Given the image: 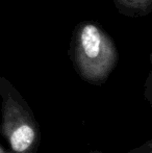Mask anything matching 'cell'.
I'll return each instance as SVG.
<instances>
[{"mask_svg":"<svg viewBox=\"0 0 152 153\" xmlns=\"http://www.w3.org/2000/svg\"><path fill=\"white\" fill-rule=\"evenodd\" d=\"M0 94L3 96L2 132L14 153H29L37 141V129L29 115L19 102L14 88L0 77Z\"/></svg>","mask_w":152,"mask_h":153,"instance_id":"7a4b0ae2","label":"cell"},{"mask_svg":"<svg viewBox=\"0 0 152 153\" xmlns=\"http://www.w3.org/2000/svg\"><path fill=\"white\" fill-rule=\"evenodd\" d=\"M68 53L81 78L94 85L103 83L119 61L115 41L103 27L92 21L75 26Z\"/></svg>","mask_w":152,"mask_h":153,"instance_id":"6da1fadb","label":"cell"},{"mask_svg":"<svg viewBox=\"0 0 152 153\" xmlns=\"http://www.w3.org/2000/svg\"><path fill=\"white\" fill-rule=\"evenodd\" d=\"M0 153H6L5 151H4V150L3 149H2V148L1 147H0Z\"/></svg>","mask_w":152,"mask_h":153,"instance_id":"277c9868","label":"cell"},{"mask_svg":"<svg viewBox=\"0 0 152 153\" xmlns=\"http://www.w3.org/2000/svg\"><path fill=\"white\" fill-rule=\"evenodd\" d=\"M120 14L129 18L146 17L152 12V0H114Z\"/></svg>","mask_w":152,"mask_h":153,"instance_id":"3957f363","label":"cell"}]
</instances>
